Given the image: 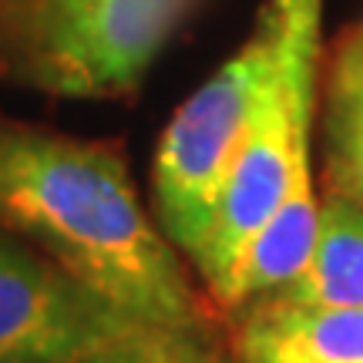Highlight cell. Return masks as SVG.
I'll return each instance as SVG.
<instances>
[{
  "label": "cell",
  "instance_id": "cell-4",
  "mask_svg": "<svg viewBox=\"0 0 363 363\" xmlns=\"http://www.w3.org/2000/svg\"><path fill=\"white\" fill-rule=\"evenodd\" d=\"M272 4L279 11V30H283L279 78L222 182L212 233L202 252L192 259L208 296L229 276L233 262L256 235V229L310 172L313 88L320 61L323 0H272Z\"/></svg>",
  "mask_w": 363,
  "mask_h": 363
},
{
  "label": "cell",
  "instance_id": "cell-12",
  "mask_svg": "<svg viewBox=\"0 0 363 363\" xmlns=\"http://www.w3.org/2000/svg\"><path fill=\"white\" fill-rule=\"evenodd\" d=\"M138 333H142V326H138L135 333H128V337L101 347V350H91V353H84V357H74V360H51V363H142Z\"/></svg>",
  "mask_w": 363,
  "mask_h": 363
},
{
  "label": "cell",
  "instance_id": "cell-5",
  "mask_svg": "<svg viewBox=\"0 0 363 363\" xmlns=\"http://www.w3.org/2000/svg\"><path fill=\"white\" fill-rule=\"evenodd\" d=\"M138 326L145 323L0 229V363L74 360Z\"/></svg>",
  "mask_w": 363,
  "mask_h": 363
},
{
  "label": "cell",
  "instance_id": "cell-8",
  "mask_svg": "<svg viewBox=\"0 0 363 363\" xmlns=\"http://www.w3.org/2000/svg\"><path fill=\"white\" fill-rule=\"evenodd\" d=\"M276 299L363 310V206L353 195L333 185L320 195V235L313 256Z\"/></svg>",
  "mask_w": 363,
  "mask_h": 363
},
{
  "label": "cell",
  "instance_id": "cell-10",
  "mask_svg": "<svg viewBox=\"0 0 363 363\" xmlns=\"http://www.w3.org/2000/svg\"><path fill=\"white\" fill-rule=\"evenodd\" d=\"M330 185L363 206V98H330Z\"/></svg>",
  "mask_w": 363,
  "mask_h": 363
},
{
  "label": "cell",
  "instance_id": "cell-2",
  "mask_svg": "<svg viewBox=\"0 0 363 363\" xmlns=\"http://www.w3.org/2000/svg\"><path fill=\"white\" fill-rule=\"evenodd\" d=\"M192 7L195 0H0V88L125 98Z\"/></svg>",
  "mask_w": 363,
  "mask_h": 363
},
{
  "label": "cell",
  "instance_id": "cell-1",
  "mask_svg": "<svg viewBox=\"0 0 363 363\" xmlns=\"http://www.w3.org/2000/svg\"><path fill=\"white\" fill-rule=\"evenodd\" d=\"M0 229L145 326H219L182 249L145 212L121 148L0 111Z\"/></svg>",
  "mask_w": 363,
  "mask_h": 363
},
{
  "label": "cell",
  "instance_id": "cell-7",
  "mask_svg": "<svg viewBox=\"0 0 363 363\" xmlns=\"http://www.w3.org/2000/svg\"><path fill=\"white\" fill-rule=\"evenodd\" d=\"M316 235H320V192L313 185V172H306L293 185V192L279 202V208L256 229V235L233 262L229 276L212 293V303L219 306L222 316L246 310L249 303L286 289L310 262Z\"/></svg>",
  "mask_w": 363,
  "mask_h": 363
},
{
  "label": "cell",
  "instance_id": "cell-11",
  "mask_svg": "<svg viewBox=\"0 0 363 363\" xmlns=\"http://www.w3.org/2000/svg\"><path fill=\"white\" fill-rule=\"evenodd\" d=\"M333 94L337 98H363V27H357L347 38V44L340 48Z\"/></svg>",
  "mask_w": 363,
  "mask_h": 363
},
{
  "label": "cell",
  "instance_id": "cell-9",
  "mask_svg": "<svg viewBox=\"0 0 363 363\" xmlns=\"http://www.w3.org/2000/svg\"><path fill=\"white\" fill-rule=\"evenodd\" d=\"M142 363H239L219 326H142Z\"/></svg>",
  "mask_w": 363,
  "mask_h": 363
},
{
  "label": "cell",
  "instance_id": "cell-6",
  "mask_svg": "<svg viewBox=\"0 0 363 363\" xmlns=\"http://www.w3.org/2000/svg\"><path fill=\"white\" fill-rule=\"evenodd\" d=\"M239 313L233 343L239 363H363V310L269 296Z\"/></svg>",
  "mask_w": 363,
  "mask_h": 363
},
{
  "label": "cell",
  "instance_id": "cell-3",
  "mask_svg": "<svg viewBox=\"0 0 363 363\" xmlns=\"http://www.w3.org/2000/svg\"><path fill=\"white\" fill-rule=\"evenodd\" d=\"M279 11L266 0L242 48L185 98L158 138L152 165L158 225L189 262L206 246L222 182L279 78Z\"/></svg>",
  "mask_w": 363,
  "mask_h": 363
}]
</instances>
